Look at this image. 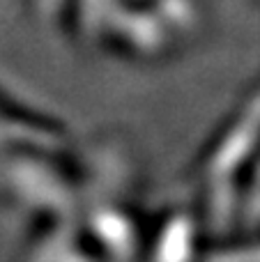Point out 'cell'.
<instances>
[{
	"mask_svg": "<svg viewBox=\"0 0 260 262\" xmlns=\"http://www.w3.org/2000/svg\"><path fill=\"white\" fill-rule=\"evenodd\" d=\"M203 262H260V244L233 246L210 253Z\"/></svg>",
	"mask_w": 260,
	"mask_h": 262,
	"instance_id": "cell-1",
	"label": "cell"
}]
</instances>
